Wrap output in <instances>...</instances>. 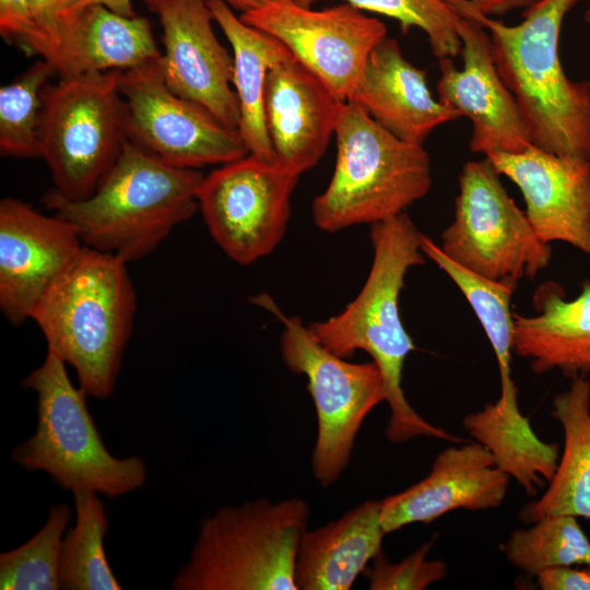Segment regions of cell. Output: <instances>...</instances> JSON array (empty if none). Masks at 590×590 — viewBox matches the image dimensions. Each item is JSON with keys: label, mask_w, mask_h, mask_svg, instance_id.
<instances>
[{"label": "cell", "mask_w": 590, "mask_h": 590, "mask_svg": "<svg viewBox=\"0 0 590 590\" xmlns=\"http://www.w3.org/2000/svg\"><path fill=\"white\" fill-rule=\"evenodd\" d=\"M422 235L405 212L371 224L374 258L361 292L341 312L307 327L337 356L350 358L364 351L377 365L390 410L385 432L388 440L400 444L424 436L461 442L463 439L423 418L402 388L405 359L416 347L403 326L399 298L408 271L425 262Z\"/></svg>", "instance_id": "obj_1"}, {"label": "cell", "mask_w": 590, "mask_h": 590, "mask_svg": "<svg viewBox=\"0 0 590 590\" xmlns=\"http://www.w3.org/2000/svg\"><path fill=\"white\" fill-rule=\"evenodd\" d=\"M448 1L487 31L531 144L590 161V81L569 79L559 57L564 19L580 0H536L516 25L481 13L469 0Z\"/></svg>", "instance_id": "obj_2"}, {"label": "cell", "mask_w": 590, "mask_h": 590, "mask_svg": "<svg viewBox=\"0 0 590 590\" xmlns=\"http://www.w3.org/2000/svg\"><path fill=\"white\" fill-rule=\"evenodd\" d=\"M127 262L84 247L34 307L31 319L87 397L114 393L137 309Z\"/></svg>", "instance_id": "obj_3"}, {"label": "cell", "mask_w": 590, "mask_h": 590, "mask_svg": "<svg viewBox=\"0 0 590 590\" xmlns=\"http://www.w3.org/2000/svg\"><path fill=\"white\" fill-rule=\"evenodd\" d=\"M203 179L201 172L165 164L127 138L92 196L72 201L51 189L43 201L76 227L85 246L128 263L150 255L193 215Z\"/></svg>", "instance_id": "obj_4"}, {"label": "cell", "mask_w": 590, "mask_h": 590, "mask_svg": "<svg viewBox=\"0 0 590 590\" xmlns=\"http://www.w3.org/2000/svg\"><path fill=\"white\" fill-rule=\"evenodd\" d=\"M310 508L300 497L256 498L200 520L173 590H298L295 563Z\"/></svg>", "instance_id": "obj_5"}, {"label": "cell", "mask_w": 590, "mask_h": 590, "mask_svg": "<svg viewBox=\"0 0 590 590\" xmlns=\"http://www.w3.org/2000/svg\"><path fill=\"white\" fill-rule=\"evenodd\" d=\"M334 137L332 178L311 204L319 229L335 233L385 221L429 191L430 160L423 145L399 139L356 103L342 104Z\"/></svg>", "instance_id": "obj_6"}, {"label": "cell", "mask_w": 590, "mask_h": 590, "mask_svg": "<svg viewBox=\"0 0 590 590\" xmlns=\"http://www.w3.org/2000/svg\"><path fill=\"white\" fill-rule=\"evenodd\" d=\"M63 359L47 347L44 362L22 381L36 393V428L11 451L28 472H45L62 489L91 491L117 498L142 487L145 462L138 456L118 458L105 446L85 392L71 381Z\"/></svg>", "instance_id": "obj_7"}, {"label": "cell", "mask_w": 590, "mask_h": 590, "mask_svg": "<svg viewBox=\"0 0 590 590\" xmlns=\"http://www.w3.org/2000/svg\"><path fill=\"white\" fill-rule=\"evenodd\" d=\"M118 80L119 70L88 72L42 91L40 157L64 199L92 196L121 152L127 134Z\"/></svg>", "instance_id": "obj_8"}, {"label": "cell", "mask_w": 590, "mask_h": 590, "mask_svg": "<svg viewBox=\"0 0 590 590\" xmlns=\"http://www.w3.org/2000/svg\"><path fill=\"white\" fill-rule=\"evenodd\" d=\"M250 302L282 323L281 357L292 373L307 378L318 424L311 470L317 482L329 487L346 469L366 416L386 401L380 370L373 361L351 363L324 349L299 317L286 316L269 294Z\"/></svg>", "instance_id": "obj_9"}, {"label": "cell", "mask_w": 590, "mask_h": 590, "mask_svg": "<svg viewBox=\"0 0 590 590\" xmlns=\"http://www.w3.org/2000/svg\"><path fill=\"white\" fill-rule=\"evenodd\" d=\"M485 157L464 164L452 222L441 233L444 253L486 278L534 279L552 260L551 245L534 232Z\"/></svg>", "instance_id": "obj_10"}, {"label": "cell", "mask_w": 590, "mask_h": 590, "mask_svg": "<svg viewBox=\"0 0 590 590\" xmlns=\"http://www.w3.org/2000/svg\"><path fill=\"white\" fill-rule=\"evenodd\" d=\"M160 59L119 71L127 138L178 168L226 164L248 155L238 130L168 88Z\"/></svg>", "instance_id": "obj_11"}, {"label": "cell", "mask_w": 590, "mask_h": 590, "mask_svg": "<svg viewBox=\"0 0 590 590\" xmlns=\"http://www.w3.org/2000/svg\"><path fill=\"white\" fill-rule=\"evenodd\" d=\"M298 177L252 154L204 176L199 209L211 236L229 259L247 266L279 246Z\"/></svg>", "instance_id": "obj_12"}, {"label": "cell", "mask_w": 590, "mask_h": 590, "mask_svg": "<svg viewBox=\"0 0 590 590\" xmlns=\"http://www.w3.org/2000/svg\"><path fill=\"white\" fill-rule=\"evenodd\" d=\"M239 17L279 39L342 102L350 99L369 55L387 37L382 22L347 2L312 10L295 0H275Z\"/></svg>", "instance_id": "obj_13"}, {"label": "cell", "mask_w": 590, "mask_h": 590, "mask_svg": "<svg viewBox=\"0 0 590 590\" xmlns=\"http://www.w3.org/2000/svg\"><path fill=\"white\" fill-rule=\"evenodd\" d=\"M456 28L462 69L452 58L439 59V102L471 121V151L484 155L523 151L531 141L516 99L495 64L488 33L463 15Z\"/></svg>", "instance_id": "obj_14"}, {"label": "cell", "mask_w": 590, "mask_h": 590, "mask_svg": "<svg viewBox=\"0 0 590 590\" xmlns=\"http://www.w3.org/2000/svg\"><path fill=\"white\" fill-rule=\"evenodd\" d=\"M84 244L76 227L25 202H0V308L13 326L31 319L46 290Z\"/></svg>", "instance_id": "obj_15"}, {"label": "cell", "mask_w": 590, "mask_h": 590, "mask_svg": "<svg viewBox=\"0 0 590 590\" xmlns=\"http://www.w3.org/2000/svg\"><path fill=\"white\" fill-rule=\"evenodd\" d=\"M154 12L163 28L160 64L168 88L238 130L239 104L229 85L234 58L214 35L206 0H160Z\"/></svg>", "instance_id": "obj_16"}, {"label": "cell", "mask_w": 590, "mask_h": 590, "mask_svg": "<svg viewBox=\"0 0 590 590\" xmlns=\"http://www.w3.org/2000/svg\"><path fill=\"white\" fill-rule=\"evenodd\" d=\"M485 157L518 187L527 217L543 241L567 243L590 258V161L533 144Z\"/></svg>", "instance_id": "obj_17"}, {"label": "cell", "mask_w": 590, "mask_h": 590, "mask_svg": "<svg viewBox=\"0 0 590 590\" xmlns=\"http://www.w3.org/2000/svg\"><path fill=\"white\" fill-rule=\"evenodd\" d=\"M344 102L293 55L274 63L264 85V116L274 162L297 176L326 153Z\"/></svg>", "instance_id": "obj_18"}, {"label": "cell", "mask_w": 590, "mask_h": 590, "mask_svg": "<svg viewBox=\"0 0 590 590\" xmlns=\"http://www.w3.org/2000/svg\"><path fill=\"white\" fill-rule=\"evenodd\" d=\"M509 480L482 444L447 447L423 480L380 500L384 530L387 534L415 522L428 524L456 509L496 508L506 498Z\"/></svg>", "instance_id": "obj_19"}, {"label": "cell", "mask_w": 590, "mask_h": 590, "mask_svg": "<svg viewBox=\"0 0 590 590\" xmlns=\"http://www.w3.org/2000/svg\"><path fill=\"white\" fill-rule=\"evenodd\" d=\"M349 101L399 139L421 145L434 129L461 118L433 97L426 72L406 60L398 42L388 37L369 55Z\"/></svg>", "instance_id": "obj_20"}, {"label": "cell", "mask_w": 590, "mask_h": 590, "mask_svg": "<svg viewBox=\"0 0 590 590\" xmlns=\"http://www.w3.org/2000/svg\"><path fill=\"white\" fill-rule=\"evenodd\" d=\"M533 316L514 314V353L535 374L560 370L566 377L590 373V282L567 299L562 285L546 281L534 291Z\"/></svg>", "instance_id": "obj_21"}, {"label": "cell", "mask_w": 590, "mask_h": 590, "mask_svg": "<svg viewBox=\"0 0 590 590\" xmlns=\"http://www.w3.org/2000/svg\"><path fill=\"white\" fill-rule=\"evenodd\" d=\"M162 57L146 17H128L104 5L71 16L46 60L60 79L88 72L130 70Z\"/></svg>", "instance_id": "obj_22"}, {"label": "cell", "mask_w": 590, "mask_h": 590, "mask_svg": "<svg viewBox=\"0 0 590 590\" xmlns=\"http://www.w3.org/2000/svg\"><path fill=\"white\" fill-rule=\"evenodd\" d=\"M381 502L368 499L334 521L306 531L295 563L298 590H349L381 552Z\"/></svg>", "instance_id": "obj_23"}, {"label": "cell", "mask_w": 590, "mask_h": 590, "mask_svg": "<svg viewBox=\"0 0 590 590\" xmlns=\"http://www.w3.org/2000/svg\"><path fill=\"white\" fill-rule=\"evenodd\" d=\"M551 415L562 425L563 451L547 489L524 505L519 518L532 523L546 515L566 514L590 520V381L574 378L554 397Z\"/></svg>", "instance_id": "obj_24"}, {"label": "cell", "mask_w": 590, "mask_h": 590, "mask_svg": "<svg viewBox=\"0 0 590 590\" xmlns=\"http://www.w3.org/2000/svg\"><path fill=\"white\" fill-rule=\"evenodd\" d=\"M233 48V85L239 104L238 131L249 154L275 163L264 116V85L269 69L291 56L275 37L246 24L224 0H206Z\"/></svg>", "instance_id": "obj_25"}, {"label": "cell", "mask_w": 590, "mask_h": 590, "mask_svg": "<svg viewBox=\"0 0 590 590\" xmlns=\"http://www.w3.org/2000/svg\"><path fill=\"white\" fill-rule=\"evenodd\" d=\"M462 425L493 456L495 464L514 477L529 496H535L555 475L556 444L541 440L518 405V397H499L465 415Z\"/></svg>", "instance_id": "obj_26"}, {"label": "cell", "mask_w": 590, "mask_h": 590, "mask_svg": "<svg viewBox=\"0 0 590 590\" xmlns=\"http://www.w3.org/2000/svg\"><path fill=\"white\" fill-rule=\"evenodd\" d=\"M422 250L467 298L494 351L502 389L516 386L510 367L514 353V314L510 302L518 283L493 280L460 266L424 234Z\"/></svg>", "instance_id": "obj_27"}, {"label": "cell", "mask_w": 590, "mask_h": 590, "mask_svg": "<svg viewBox=\"0 0 590 590\" xmlns=\"http://www.w3.org/2000/svg\"><path fill=\"white\" fill-rule=\"evenodd\" d=\"M74 526L67 530L60 547L59 582L66 590H120L105 553L108 518L99 494L72 493Z\"/></svg>", "instance_id": "obj_28"}, {"label": "cell", "mask_w": 590, "mask_h": 590, "mask_svg": "<svg viewBox=\"0 0 590 590\" xmlns=\"http://www.w3.org/2000/svg\"><path fill=\"white\" fill-rule=\"evenodd\" d=\"M528 529L512 531L503 551L517 569L532 576L558 566L590 568V540L577 521L566 514H551Z\"/></svg>", "instance_id": "obj_29"}, {"label": "cell", "mask_w": 590, "mask_h": 590, "mask_svg": "<svg viewBox=\"0 0 590 590\" xmlns=\"http://www.w3.org/2000/svg\"><path fill=\"white\" fill-rule=\"evenodd\" d=\"M72 520L68 504L49 508L44 526L22 545L0 554L1 590H58L62 539Z\"/></svg>", "instance_id": "obj_30"}, {"label": "cell", "mask_w": 590, "mask_h": 590, "mask_svg": "<svg viewBox=\"0 0 590 590\" xmlns=\"http://www.w3.org/2000/svg\"><path fill=\"white\" fill-rule=\"evenodd\" d=\"M44 59L0 88V152L19 158L40 156L42 91L55 74Z\"/></svg>", "instance_id": "obj_31"}, {"label": "cell", "mask_w": 590, "mask_h": 590, "mask_svg": "<svg viewBox=\"0 0 590 590\" xmlns=\"http://www.w3.org/2000/svg\"><path fill=\"white\" fill-rule=\"evenodd\" d=\"M310 7L319 0H295ZM362 11L382 14L397 20L403 33L411 27L422 30L438 59L455 58L460 54L461 39L456 28L460 17L448 0H342Z\"/></svg>", "instance_id": "obj_32"}, {"label": "cell", "mask_w": 590, "mask_h": 590, "mask_svg": "<svg viewBox=\"0 0 590 590\" xmlns=\"http://www.w3.org/2000/svg\"><path fill=\"white\" fill-rule=\"evenodd\" d=\"M435 538L422 544L399 563H390L382 551L366 570L371 590H422L447 576V565L441 559H428Z\"/></svg>", "instance_id": "obj_33"}, {"label": "cell", "mask_w": 590, "mask_h": 590, "mask_svg": "<svg viewBox=\"0 0 590 590\" xmlns=\"http://www.w3.org/2000/svg\"><path fill=\"white\" fill-rule=\"evenodd\" d=\"M39 31V39L33 54L43 59L56 48L62 27L79 0H30Z\"/></svg>", "instance_id": "obj_34"}, {"label": "cell", "mask_w": 590, "mask_h": 590, "mask_svg": "<svg viewBox=\"0 0 590 590\" xmlns=\"http://www.w3.org/2000/svg\"><path fill=\"white\" fill-rule=\"evenodd\" d=\"M0 33L33 54L39 31L30 0H0Z\"/></svg>", "instance_id": "obj_35"}, {"label": "cell", "mask_w": 590, "mask_h": 590, "mask_svg": "<svg viewBox=\"0 0 590 590\" xmlns=\"http://www.w3.org/2000/svg\"><path fill=\"white\" fill-rule=\"evenodd\" d=\"M542 590H590V568L558 566L544 569L536 576Z\"/></svg>", "instance_id": "obj_36"}, {"label": "cell", "mask_w": 590, "mask_h": 590, "mask_svg": "<svg viewBox=\"0 0 590 590\" xmlns=\"http://www.w3.org/2000/svg\"><path fill=\"white\" fill-rule=\"evenodd\" d=\"M148 7L154 12L160 0H143ZM104 5L107 9L111 10L113 12L128 16L133 17L135 16L131 0H79L76 5L73 8L72 12L70 13L68 20L76 14L78 12L82 11L83 9L91 7V5ZM67 20V21H68ZM66 21V22H67Z\"/></svg>", "instance_id": "obj_37"}, {"label": "cell", "mask_w": 590, "mask_h": 590, "mask_svg": "<svg viewBox=\"0 0 590 590\" xmlns=\"http://www.w3.org/2000/svg\"><path fill=\"white\" fill-rule=\"evenodd\" d=\"M481 13L492 15H504L512 10L527 9L536 0H469Z\"/></svg>", "instance_id": "obj_38"}, {"label": "cell", "mask_w": 590, "mask_h": 590, "mask_svg": "<svg viewBox=\"0 0 590 590\" xmlns=\"http://www.w3.org/2000/svg\"><path fill=\"white\" fill-rule=\"evenodd\" d=\"M229 7L243 12L258 9L275 0H224Z\"/></svg>", "instance_id": "obj_39"}, {"label": "cell", "mask_w": 590, "mask_h": 590, "mask_svg": "<svg viewBox=\"0 0 590 590\" xmlns=\"http://www.w3.org/2000/svg\"><path fill=\"white\" fill-rule=\"evenodd\" d=\"M585 21L590 25V8L585 13Z\"/></svg>", "instance_id": "obj_40"}]
</instances>
